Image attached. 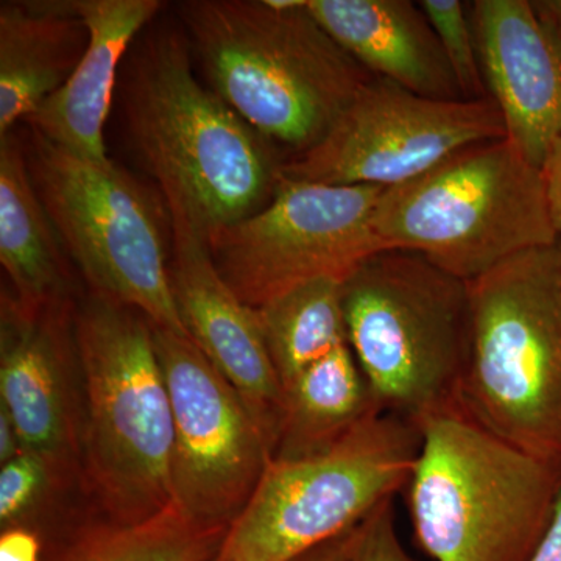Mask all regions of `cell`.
<instances>
[{
	"label": "cell",
	"instance_id": "6da1fadb",
	"mask_svg": "<svg viewBox=\"0 0 561 561\" xmlns=\"http://www.w3.org/2000/svg\"><path fill=\"white\" fill-rule=\"evenodd\" d=\"M124 102L133 147L160 184L169 219L209 242L271 201L280 168L272 144L197 80L186 35L147 43L128 70Z\"/></svg>",
	"mask_w": 561,
	"mask_h": 561
},
{
	"label": "cell",
	"instance_id": "7a4b0ae2",
	"mask_svg": "<svg viewBox=\"0 0 561 561\" xmlns=\"http://www.w3.org/2000/svg\"><path fill=\"white\" fill-rule=\"evenodd\" d=\"M180 11L210 90L290 157L316 147L373 79L308 0H190Z\"/></svg>",
	"mask_w": 561,
	"mask_h": 561
},
{
	"label": "cell",
	"instance_id": "3957f363",
	"mask_svg": "<svg viewBox=\"0 0 561 561\" xmlns=\"http://www.w3.org/2000/svg\"><path fill=\"white\" fill-rule=\"evenodd\" d=\"M83 382L80 486L103 519L144 522L173 502L171 398L142 313L91 294L76 309Z\"/></svg>",
	"mask_w": 561,
	"mask_h": 561
},
{
	"label": "cell",
	"instance_id": "277c9868",
	"mask_svg": "<svg viewBox=\"0 0 561 561\" xmlns=\"http://www.w3.org/2000/svg\"><path fill=\"white\" fill-rule=\"evenodd\" d=\"M468 289L459 411L561 472V243L516 254Z\"/></svg>",
	"mask_w": 561,
	"mask_h": 561
},
{
	"label": "cell",
	"instance_id": "5b68a950",
	"mask_svg": "<svg viewBox=\"0 0 561 561\" xmlns=\"http://www.w3.org/2000/svg\"><path fill=\"white\" fill-rule=\"evenodd\" d=\"M402 494L435 561H530L556 511L561 472L456 411L421 426Z\"/></svg>",
	"mask_w": 561,
	"mask_h": 561
},
{
	"label": "cell",
	"instance_id": "8992f818",
	"mask_svg": "<svg viewBox=\"0 0 561 561\" xmlns=\"http://www.w3.org/2000/svg\"><path fill=\"white\" fill-rule=\"evenodd\" d=\"M346 341L383 413L419 430L459 409L470 346L467 280L413 251L381 250L342 283Z\"/></svg>",
	"mask_w": 561,
	"mask_h": 561
},
{
	"label": "cell",
	"instance_id": "52a82bcc",
	"mask_svg": "<svg viewBox=\"0 0 561 561\" xmlns=\"http://www.w3.org/2000/svg\"><path fill=\"white\" fill-rule=\"evenodd\" d=\"M373 230L382 250L413 251L467 283L516 254L559 242L541 169L507 138L472 144L386 187Z\"/></svg>",
	"mask_w": 561,
	"mask_h": 561
},
{
	"label": "cell",
	"instance_id": "ba28073f",
	"mask_svg": "<svg viewBox=\"0 0 561 561\" xmlns=\"http://www.w3.org/2000/svg\"><path fill=\"white\" fill-rule=\"evenodd\" d=\"M421 448L415 424L379 413L305 459H273L210 561H290L402 493Z\"/></svg>",
	"mask_w": 561,
	"mask_h": 561
},
{
	"label": "cell",
	"instance_id": "9c48e42d",
	"mask_svg": "<svg viewBox=\"0 0 561 561\" xmlns=\"http://www.w3.org/2000/svg\"><path fill=\"white\" fill-rule=\"evenodd\" d=\"M41 202L92 294L187 335L171 283L160 206L113 161H91L32 131L27 151Z\"/></svg>",
	"mask_w": 561,
	"mask_h": 561
},
{
	"label": "cell",
	"instance_id": "30bf717a",
	"mask_svg": "<svg viewBox=\"0 0 561 561\" xmlns=\"http://www.w3.org/2000/svg\"><path fill=\"white\" fill-rule=\"evenodd\" d=\"M383 191L279 176L264 208L209 239L217 271L254 309L308 280L343 283L382 250L373 216Z\"/></svg>",
	"mask_w": 561,
	"mask_h": 561
},
{
	"label": "cell",
	"instance_id": "8fae6325",
	"mask_svg": "<svg viewBox=\"0 0 561 561\" xmlns=\"http://www.w3.org/2000/svg\"><path fill=\"white\" fill-rule=\"evenodd\" d=\"M505 138L491 99L435 101L373 77L311 150L280 162L283 179L393 187L472 144Z\"/></svg>",
	"mask_w": 561,
	"mask_h": 561
},
{
	"label": "cell",
	"instance_id": "7c38bea8",
	"mask_svg": "<svg viewBox=\"0 0 561 561\" xmlns=\"http://www.w3.org/2000/svg\"><path fill=\"white\" fill-rule=\"evenodd\" d=\"M151 328L172 405L173 502L198 522L230 527L275 457V440L191 337Z\"/></svg>",
	"mask_w": 561,
	"mask_h": 561
},
{
	"label": "cell",
	"instance_id": "4fadbf2b",
	"mask_svg": "<svg viewBox=\"0 0 561 561\" xmlns=\"http://www.w3.org/2000/svg\"><path fill=\"white\" fill-rule=\"evenodd\" d=\"M72 300L28 309L2 291L0 408L22 449L49 461L69 485L80 482L83 382Z\"/></svg>",
	"mask_w": 561,
	"mask_h": 561
},
{
	"label": "cell",
	"instance_id": "5bb4252c",
	"mask_svg": "<svg viewBox=\"0 0 561 561\" xmlns=\"http://www.w3.org/2000/svg\"><path fill=\"white\" fill-rule=\"evenodd\" d=\"M169 220L172 291L184 328L210 364L241 393L276 445L284 389L268 354L260 313L221 278L208 241L186 221Z\"/></svg>",
	"mask_w": 561,
	"mask_h": 561
},
{
	"label": "cell",
	"instance_id": "9a60e30c",
	"mask_svg": "<svg viewBox=\"0 0 561 561\" xmlns=\"http://www.w3.org/2000/svg\"><path fill=\"white\" fill-rule=\"evenodd\" d=\"M486 92L505 138L541 169L561 136V51L530 0L468 3Z\"/></svg>",
	"mask_w": 561,
	"mask_h": 561
},
{
	"label": "cell",
	"instance_id": "2e32d148",
	"mask_svg": "<svg viewBox=\"0 0 561 561\" xmlns=\"http://www.w3.org/2000/svg\"><path fill=\"white\" fill-rule=\"evenodd\" d=\"M69 5L87 27V49L68 81L25 122L33 133L77 157L108 161L103 131L122 58L162 2L69 0Z\"/></svg>",
	"mask_w": 561,
	"mask_h": 561
},
{
	"label": "cell",
	"instance_id": "e0dca14e",
	"mask_svg": "<svg viewBox=\"0 0 561 561\" xmlns=\"http://www.w3.org/2000/svg\"><path fill=\"white\" fill-rule=\"evenodd\" d=\"M312 16L362 68L435 101H465L419 2L308 0Z\"/></svg>",
	"mask_w": 561,
	"mask_h": 561
},
{
	"label": "cell",
	"instance_id": "ac0fdd59",
	"mask_svg": "<svg viewBox=\"0 0 561 561\" xmlns=\"http://www.w3.org/2000/svg\"><path fill=\"white\" fill-rule=\"evenodd\" d=\"M88 31L66 2L0 5V136L27 121L68 81Z\"/></svg>",
	"mask_w": 561,
	"mask_h": 561
},
{
	"label": "cell",
	"instance_id": "d6986e66",
	"mask_svg": "<svg viewBox=\"0 0 561 561\" xmlns=\"http://www.w3.org/2000/svg\"><path fill=\"white\" fill-rule=\"evenodd\" d=\"M62 250L33 184L27 151L13 131L0 136V262L14 300L28 309L72 300Z\"/></svg>",
	"mask_w": 561,
	"mask_h": 561
},
{
	"label": "cell",
	"instance_id": "ffe728a7",
	"mask_svg": "<svg viewBox=\"0 0 561 561\" xmlns=\"http://www.w3.org/2000/svg\"><path fill=\"white\" fill-rule=\"evenodd\" d=\"M383 413L348 345L332 351L284 387L273 459L317 456Z\"/></svg>",
	"mask_w": 561,
	"mask_h": 561
},
{
	"label": "cell",
	"instance_id": "44dd1931",
	"mask_svg": "<svg viewBox=\"0 0 561 561\" xmlns=\"http://www.w3.org/2000/svg\"><path fill=\"white\" fill-rule=\"evenodd\" d=\"M227 531V526L192 518L172 502L139 523L102 518L83 524L43 561H210Z\"/></svg>",
	"mask_w": 561,
	"mask_h": 561
},
{
	"label": "cell",
	"instance_id": "7402d4cb",
	"mask_svg": "<svg viewBox=\"0 0 561 561\" xmlns=\"http://www.w3.org/2000/svg\"><path fill=\"white\" fill-rule=\"evenodd\" d=\"M256 311L283 389L306 368L348 345L342 280H308Z\"/></svg>",
	"mask_w": 561,
	"mask_h": 561
},
{
	"label": "cell",
	"instance_id": "603a6c76",
	"mask_svg": "<svg viewBox=\"0 0 561 561\" xmlns=\"http://www.w3.org/2000/svg\"><path fill=\"white\" fill-rule=\"evenodd\" d=\"M70 486L49 461L22 451L0 470V526L36 523L51 494Z\"/></svg>",
	"mask_w": 561,
	"mask_h": 561
},
{
	"label": "cell",
	"instance_id": "cb8c5ba5",
	"mask_svg": "<svg viewBox=\"0 0 561 561\" xmlns=\"http://www.w3.org/2000/svg\"><path fill=\"white\" fill-rule=\"evenodd\" d=\"M465 101L490 99L476 49L468 2L461 0H421Z\"/></svg>",
	"mask_w": 561,
	"mask_h": 561
},
{
	"label": "cell",
	"instance_id": "d4e9b609",
	"mask_svg": "<svg viewBox=\"0 0 561 561\" xmlns=\"http://www.w3.org/2000/svg\"><path fill=\"white\" fill-rule=\"evenodd\" d=\"M353 561H416L398 534L394 497L382 502L357 527Z\"/></svg>",
	"mask_w": 561,
	"mask_h": 561
},
{
	"label": "cell",
	"instance_id": "484cf974",
	"mask_svg": "<svg viewBox=\"0 0 561 561\" xmlns=\"http://www.w3.org/2000/svg\"><path fill=\"white\" fill-rule=\"evenodd\" d=\"M2 561H43L44 538L36 523L5 527L0 538Z\"/></svg>",
	"mask_w": 561,
	"mask_h": 561
},
{
	"label": "cell",
	"instance_id": "4316f807",
	"mask_svg": "<svg viewBox=\"0 0 561 561\" xmlns=\"http://www.w3.org/2000/svg\"><path fill=\"white\" fill-rule=\"evenodd\" d=\"M542 186L557 241L561 243V136L552 144L541 165Z\"/></svg>",
	"mask_w": 561,
	"mask_h": 561
},
{
	"label": "cell",
	"instance_id": "83f0119b",
	"mask_svg": "<svg viewBox=\"0 0 561 561\" xmlns=\"http://www.w3.org/2000/svg\"><path fill=\"white\" fill-rule=\"evenodd\" d=\"M356 537L357 527H354V529L342 534L341 537L323 542L290 561H353Z\"/></svg>",
	"mask_w": 561,
	"mask_h": 561
},
{
	"label": "cell",
	"instance_id": "f1b7e54d",
	"mask_svg": "<svg viewBox=\"0 0 561 561\" xmlns=\"http://www.w3.org/2000/svg\"><path fill=\"white\" fill-rule=\"evenodd\" d=\"M530 561H561V494L551 524Z\"/></svg>",
	"mask_w": 561,
	"mask_h": 561
},
{
	"label": "cell",
	"instance_id": "f546056e",
	"mask_svg": "<svg viewBox=\"0 0 561 561\" xmlns=\"http://www.w3.org/2000/svg\"><path fill=\"white\" fill-rule=\"evenodd\" d=\"M530 5L549 38L561 51V0H530Z\"/></svg>",
	"mask_w": 561,
	"mask_h": 561
},
{
	"label": "cell",
	"instance_id": "4dcf8cb0",
	"mask_svg": "<svg viewBox=\"0 0 561 561\" xmlns=\"http://www.w3.org/2000/svg\"><path fill=\"white\" fill-rule=\"evenodd\" d=\"M22 451L24 449H22L20 434H18L13 420H11L5 409L0 408V461H2V465L7 463V461L20 456Z\"/></svg>",
	"mask_w": 561,
	"mask_h": 561
}]
</instances>
